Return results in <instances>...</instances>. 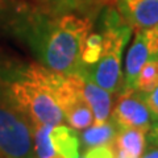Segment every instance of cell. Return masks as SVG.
<instances>
[{
  "label": "cell",
  "instance_id": "cell-1",
  "mask_svg": "<svg viewBox=\"0 0 158 158\" xmlns=\"http://www.w3.org/2000/svg\"><path fill=\"white\" fill-rule=\"evenodd\" d=\"M94 24L95 20L81 15L56 13L32 4L0 0V38L63 75L83 67L82 48Z\"/></svg>",
  "mask_w": 158,
  "mask_h": 158
},
{
  "label": "cell",
  "instance_id": "cell-2",
  "mask_svg": "<svg viewBox=\"0 0 158 158\" xmlns=\"http://www.w3.org/2000/svg\"><path fill=\"white\" fill-rule=\"evenodd\" d=\"M53 71L0 46V96L36 124L57 125L65 120L52 90Z\"/></svg>",
  "mask_w": 158,
  "mask_h": 158
},
{
  "label": "cell",
  "instance_id": "cell-3",
  "mask_svg": "<svg viewBox=\"0 0 158 158\" xmlns=\"http://www.w3.org/2000/svg\"><path fill=\"white\" fill-rule=\"evenodd\" d=\"M95 21H98V31L103 37V49L99 61L87 69L91 78L102 88L117 95L124 86L121 61L133 29L125 23L115 4L103 8Z\"/></svg>",
  "mask_w": 158,
  "mask_h": 158
},
{
  "label": "cell",
  "instance_id": "cell-4",
  "mask_svg": "<svg viewBox=\"0 0 158 158\" xmlns=\"http://www.w3.org/2000/svg\"><path fill=\"white\" fill-rule=\"evenodd\" d=\"M0 156L37 158L33 123L0 96Z\"/></svg>",
  "mask_w": 158,
  "mask_h": 158
},
{
  "label": "cell",
  "instance_id": "cell-5",
  "mask_svg": "<svg viewBox=\"0 0 158 158\" xmlns=\"http://www.w3.org/2000/svg\"><path fill=\"white\" fill-rule=\"evenodd\" d=\"M50 86L69 125L75 131H82L92 124L94 115L91 107L79 88L75 74L63 75L53 71Z\"/></svg>",
  "mask_w": 158,
  "mask_h": 158
},
{
  "label": "cell",
  "instance_id": "cell-6",
  "mask_svg": "<svg viewBox=\"0 0 158 158\" xmlns=\"http://www.w3.org/2000/svg\"><path fill=\"white\" fill-rule=\"evenodd\" d=\"M110 118L118 131L135 128L148 133L153 124L149 108L145 104L141 92L135 88H123L117 94Z\"/></svg>",
  "mask_w": 158,
  "mask_h": 158
},
{
  "label": "cell",
  "instance_id": "cell-7",
  "mask_svg": "<svg viewBox=\"0 0 158 158\" xmlns=\"http://www.w3.org/2000/svg\"><path fill=\"white\" fill-rule=\"evenodd\" d=\"M154 58H158V25L136 31L127 52L123 88H135L141 67Z\"/></svg>",
  "mask_w": 158,
  "mask_h": 158
},
{
  "label": "cell",
  "instance_id": "cell-8",
  "mask_svg": "<svg viewBox=\"0 0 158 158\" xmlns=\"http://www.w3.org/2000/svg\"><path fill=\"white\" fill-rule=\"evenodd\" d=\"M79 88L91 107L94 115V124H104L110 120L112 112V94L102 88L90 75L88 69L83 66L75 73Z\"/></svg>",
  "mask_w": 158,
  "mask_h": 158
},
{
  "label": "cell",
  "instance_id": "cell-9",
  "mask_svg": "<svg viewBox=\"0 0 158 158\" xmlns=\"http://www.w3.org/2000/svg\"><path fill=\"white\" fill-rule=\"evenodd\" d=\"M115 6L135 32L158 25V0H115Z\"/></svg>",
  "mask_w": 158,
  "mask_h": 158
},
{
  "label": "cell",
  "instance_id": "cell-10",
  "mask_svg": "<svg viewBox=\"0 0 158 158\" xmlns=\"http://www.w3.org/2000/svg\"><path fill=\"white\" fill-rule=\"evenodd\" d=\"M32 4L56 13H75L96 20L102 9L115 4V0H15Z\"/></svg>",
  "mask_w": 158,
  "mask_h": 158
},
{
  "label": "cell",
  "instance_id": "cell-11",
  "mask_svg": "<svg viewBox=\"0 0 158 158\" xmlns=\"http://www.w3.org/2000/svg\"><path fill=\"white\" fill-rule=\"evenodd\" d=\"M50 141L54 152L59 158H79L81 140L77 135V131L70 125H52Z\"/></svg>",
  "mask_w": 158,
  "mask_h": 158
},
{
  "label": "cell",
  "instance_id": "cell-12",
  "mask_svg": "<svg viewBox=\"0 0 158 158\" xmlns=\"http://www.w3.org/2000/svg\"><path fill=\"white\" fill-rule=\"evenodd\" d=\"M116 153L129 158H141L146 148V132L141 129H120L113 140Z\"/></svg>",
  "mask_w": 158,
  "mask_h": 158
},
{
  "label": "cell",
  "instance_id": "cell-13",
  "mask_svg": "<svg viewBox=\"0 0 158 158\" xmlns=\"http://www.w3.org/2000/svg\"><path fill=\"white\" fill-rule=\"evenodd\" d=\"M117 132H118V128L110 118L104 124H99V125L94 124V127L86 129L81 135L79 140H81L83 149L87 150V149H90V148L98 146V145L113 142Z\"/></svg>",
  "mask_w": 158,
  "mask_h": 158
},
{
  "label": "cell",
  "instance_id": "cell-14",
  "mask_svg": "<svg viewBox=\"0 0 158 158\" xmlns=\"http://www.w3.org/2000/svg\"><path fill=\"white\" fill-rule=\"evenodd\" d=\"M50 128L52 125H48V124L33 125L34 150H36L37 158H59L52 146Z\"/></svg>",
  "mask_w": 158,
  "mask_h": 158
},
{
  "label": "cell",
  "instance_id": "cell-15",
  "mask_svg": "<svg viewBox=\"0 0 158 158\" xmlns=\"http://www.w3.org/2000/svg\"><path fill=\"white\" fill-rule=\"evenodd\" d=\"M158 86V58L148 61L137 75L135 90L142 94L150 92Z\"/></svg>",
  "mask_w": 158,
  "mask_h": 158
},
{
  "label": "cell",
  "instance_id": "cell-16",
  "mask_svg": "<svg viewBox=\"0 0 158 158\" xmlns=\"http://www.w3.org/2000/svg\"><path fill=\"white\" fill-rule=\"evenodd\" d=\"M102 49H103V37L99 31L91 32L85 40L82 48V65L86 67H91L92 65L99 61L102 56Z\"/></svg>",
  "mask_w": 158,
  "mask_h": 158
},
{
  "label": "cell",
  "instance_id": "cell-17",
  "mask_svg": "<svg viewBox=\"0 0 158 158\" xmlns=\"http://www.w3.org/2000/svg\"><path fill=\"white\" fill-rule=\"evenodd\" d=\"M83 158H116V148L113 142L94 146L86 150Z\"/></svg>",
  "mask_w": 158,
  "mask_h": 158
},
{
  "label": "cell",
  "instance_id": "cell-18",
  "mask_svg": "<svg viewBox=\"0 0 158 158\" xmlns=\"http://www.w3.org/2000/svg\"><path fill=\"white\" fill-rule=\"evenodd\" d=\"M142 99H144L145 104L149 108V112L153 117V121H157L158 120V86L154 88L153 91L150 92H146V94H142Z\"/></svg>",
  "mask_w": 158,
  "mask_h": 158
},
{
  "label": "cell",
  "instance_id": "cell-19",
  "mask_svg": "<svg viewBox=\"0 0 158 158\" xmlns=\"http://www.w3.org/2000/svg\"><path fill=\"white\" fill-rule=\"evenodd\" d=\"M148 144H158V120L153 121L148 132Z\"/></svg>",
  "mask_w": 158,
  "mask_h": 158
},
{
  "label": "cell",
  "instance_id": "cell-20",
  "mask_svg": "<svg viewBox=\"0 0 158 158\" xmlns=\"http://www.w3.org/2000/svg\"><path fill=\"white\" fill-rule=\"evenodd\" d=\"M141 158H158V144H149V148H145Z\"/></svg>",
  "mask_w": 158,
  "mask_h": 158
},
{
  "label": "cell",
  "instance_id": "cell-21",
  "mask_svg": "<svg viewBox=\"0 0 158 158\" xmlns=\"http://www.w3.org/2000/svg\"><path fill=\"white\" fill-rule=\"evenodd\" d=\"M116 158H129V157H127L124 154H121V153H116Z\"/></svg>",
  "mask_w": 158,
  "mask_h": 158
},
{
  "label": "cell",
  "instance_id": "cell-22",
  "mask_svg": "<svg viewBox=\"0 0 158 158\" xmlns=\"http://www.w3.org/2000/svg\"><path fill=\"white\" fill-rule=\"evenodd\" d=\"M0 158H3V157H2V156H0Z\"/></svg>",
  "mask_w": 158,
  "mask_h": 158
}]
</instances>
